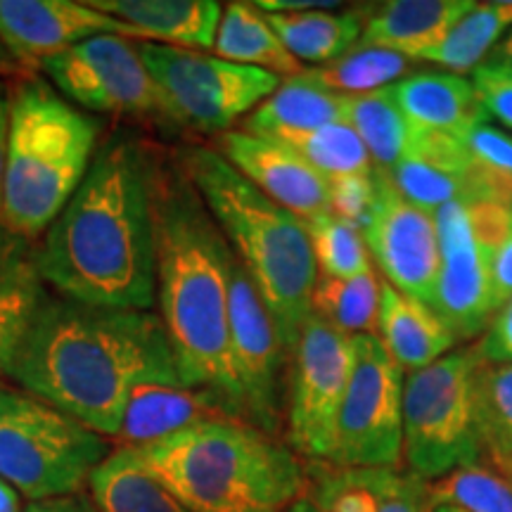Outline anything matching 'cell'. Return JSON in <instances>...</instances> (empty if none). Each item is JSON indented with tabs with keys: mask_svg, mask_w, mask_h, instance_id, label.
I'll return each mask as SVG.
<instances>
[{
	"mask_svg": "<svg viewBox=\"0 0 512 512\" xmlns=\"http://www.w3.org/2000/svg\"><path fill=\"white\" fill-rule=\"evenodd\" d=\"M162 162V152L131 131L100 140L79 190L36 245L50 290L93 306L155 309Z\"/></svg>",
	"mask_w": 512,
	"mask_h": 512,
	"instance_id": "1",
	"label": "cell"
},
{
	"mask_svg": "<svg viewBox=\"0 0 512 512\" xmlns=\"http://www.w3.org/2000/svg\"><path fill=\"white\" fill-rule=\"evenodd\" d=\"M3 377L105 439L119 434L136 389L183 384L159 313L93 306L60 294H48L31 318Z\"/></svg>",
	"mask_w": 512,
	"mask_h": 512,
	"instance_id": "2",
	"label": "cell"
},
{
	"mask_svg": "<svg viewBox=\"0 0 512 512\" xmlns=\"http://www.w3.org/2000/svg\"><path fill=\"white\" fill-rule=\"evenodd\" d=\"M157 304L178 375L240 418L230 370V252L178 155L157 178ZM242 420V418H240Z\"/></svg>",
	"mask_w": 512,
	"mask_h": 512,
	"instance_id": "3",
	"label": "cell"
},
{
	"mask_svg": "<svg viewBox=\"0 0 512 512\" xmlns=\"http://www.w3.org/2000/svg\"><path fill=\"white\" fill-rule=\"evenodd\" d=\"M176 155L292 354L318 278L306 223L268 200L211 145H188Z\"/></svg>",
	"mask_w": 512,
	"mask_h": 512,
	"instance_id": "4",
	"label": "cell"
},
{
	"mask_svg": "<svg viewBox=\"0 0 512 512\" xmlns=\"http://www.w3.org/2000/svg\"><path fill=\"white\" fill-rule=\"evenodd\" d=\"M188 512H285L306 494V463L235 415H219L136 448Z\"/></svg>",
	"mask_w": 512,
	"mask_h": 512,
	"instance_id": "5",
	"label": "cell"
},
{
	"mask_svg": "<svg viewBox=\"0 0 512 512\" xmlns=\"http://www.w3.org/2000/svg\"><path fill=\"white\" fill-rule=\"evenodd\" d=\"M100 133V121L62 98L46 76L12 74L0 228L41 240L91 169Z\"/></svg>",
	"mask_w": 512,
	"mask_h": 512,
	"instance_id": "6",
	"label": "cell"
},
{
	"mask_svg": "<svg viewBox=\"0 0 512 512\" xmlns=\"http://www.w3.org/2000/svg\"><path fill=\"white\" fill-rule=\"evenodd\" d=\"M110 456V441L22 389L0 384V479L34 501L72 496Z\"/></svg>",
	"mask_w": 512,
	"mask_h": 512,
	"instance_id": "7",
	"label": "cell"
},
{
	"mask_svg": "<svg viewBox=\"0 0 512 512\" xmlns=\"http://www.w3.org/2000/svg\"><path fill=\"white\" fill-rule=\"evenodd\" d=\"M477 354L460 347L403 384V470L422 482L484 460L475 408Z\"/></svg>",
	"mask_w": 512,
	"mask_h": 512,
	"instance_id": "8",
	"label": "cell"
},
{
	"mask_svg": "<svg viewBox=\"0 0 512 512\" xmlns=\"http://www.w3.org/2000/svg\"><path fill=\"white\" fill-rule=\"evenodd\" d=\"M140 57L155 81L166 128L219 138L245 121L283 79L242 67L202 50L138 41Z\"/></svg>",
	"mask_w": 512,
	"mask_h": 512,
	"instance_id": "9",
	"label": "cell"
},
{
	"mask_svg": "<svg viewBox=\"0 0 512 512\" xmlns=\"http://www.w3.org/2000/svg\"><path fill=\"white\" fill-rule=\"evenodd\" d=\"M351 366V337L311 313L290 354L285 403V441L304 463L332 460Z\"/></svg>",
	"mask_w": 512,
	"mask_h": 512,
	"instance_id": "10",
	"label": "cell"
},
{
	"mask_svg": "<svg viewBox=\"0 0 512 512\" xmlns=\"http://www.w3.org/2000/svg\"><path fill=\"white\" fill-rule=\"evenodd\" d=\"M354 366L337 418L332 465L401 470L403 463V384L406 373L396 366L380 339L351 337Z\"/></svg>",
	"mask_w": 512,
	"mask_h": 512,
	"instance_id": "11",
	"label": "cell"
},
{
	"mask_svg": "<svg viewBox=\"0 0 512 512\" xmlns=\"http://www.w3.org/2000/svg\"><path fill=\"white\" fill-rule=\"evenodd\" d=\"M38 72L83 112L152 119L164 126L159 91L133 38L93 36L43 60Z\"/></svg>",
	"mask_w": 512,
	"mask_h": 512,
	"instance_id": "12",
	"label": "cell"
},
{
	"mask_svg": "<svg viewBox=\"0 0 512 512\" xmlns=\"http://www.w3.org/2000/svg\"><path fill=\"white\" fill-rule=\"evenodd\" d=\"M230 370L240 399V418L285 439L287 354L271 313L238 256H230Z\"/></svg>",
	"mask_w": 512,
	"mask_h": 512,
	"instance_id": "13",
	"label": "cell"
},
{
	"mask_svg": "<svg viewBox=\"0 0 512 512\" xmlns=\"http://www.w3.org/2000/svg\"><path fill=\"white\" fill-rule=\"evenodd\" d=\"M377 202L363 228L368 254L382 280L418 302L432 306L441 247L432 214L413 207L396 192L387 171L375 166Z\"/></svg>",
	"mask_w": 512,
	"mask_h": 512,
	"instance_id": "14",
	"label": "cell"
},
{
	"mask_svg": "<svg viewBox=\"0 0 512 512\" xmlns=\"http://www.w3.org/2000/svg\"><path fill=\"white\" fill-rule=\"evenodd\" d=\"M439 230L441 266L432 309L458 342L479 339L496 304L491 292L494 242L477 233L467 202H451L434 214Z\"/></svg>",
	"mask_w": 512,
	"mask_h": 512,
	"instance_id": "15",
	"label": "cell"
},
{
	"mask_svg": "<svg viewBox=\"0 0 512 512\" xmlns=\"http://www.w3.org/2000/svg\"><path fill=\"white\" fill-rule=\"evenodd\" d=\"M140 36L83 0H0V43L22 69L55 57L93 36Z\"/></svg>",
	"mask_w": 512,
	"mask_h": 512,
	"instance_id": "16",
	"label": "cell"
},
{
	"mask_svg": "<svg viewBox=\"0 0 512 512\" xmlns=\"http://www.w3.org/2000/svg\"><path fill=\"white\" fill-rule=\"evenodd\" d=\"M209 145L268 200L292 211L302 221L330 211L328 178L320 176L290 145L254 136L242 128L221 133Z\"/></svg>",
	"mask_w": 512,
	"mask_h": 512,
	"instance_id": "17",
	"label": "cell"
},
{
	"mask_svg": "<svg viewBox=\"0 0 512 512\" xmlns=\"http://www.w3.org/2000/svg\"><path fill=\"white\" fill-rule=\"evenodd\" d=\"M384 171L403 200L432 216L470 195V157L463 140L444 131L413 128L406 155Z\"/></svg>",
	"mask_w": 512,
	"mask_h": 512,
	"instance_id": "18",
	"label": "cell"
},
{
	"mask_svg": "<svg viewBox=\"0 0 512 512\" xmlns=\"http://www.w3.org/2000/svg\"><path fill=\"white\" fill-rule=\"evenodd\" d=\"M140 36V41L183 50L214 48L223 5L214 0H86Z\"/></svg>",
	"mask_w": 512,
	"mask_h": 512,
	"instance_id": "19",
	"label": "cell"
},
{
	"mask_svg": "<svg viewBox=\"0 0 512 512\" xmlns=\"http://www.w3.org/2000/svg\"><path fill=\"white\" fill-rule=\"evenodd\" d=\"M472 0H389L363 15L361 46L420 62L472 10Z\"/></svg>",
	"mask_w": 512,
	"mask_h": 512,
	"instance_id": "20",
	"label": "cell"
},
{
	"mask_svg": "<svg viewBox=\"0 0 512 512\" xmlns=\"http://www.w3.org/2000/svg\"><path fill=\"white\" fill-rule=\"evenodd\" d=\"M392 95L413 128L463 138L467 128L489 124L470 79L448 72H418L392 83Z\"/></svg>",
	"mask_w": 512,
	"mask_h": 512,
	"instance_id": "21",
	"label": "cell"
},
{
	"mask_svg": "<svg viewBox=\"0 0 512 512\" xmlns=\"http://www.w3.org/2000/svg\"><path fill=\"white\" fill-rule=\"evenodd\" d=\"M219 415L230 413L207 392L183 384H147L133 392L114 441L117 448H143Z\"/></svg>",
	"mask_w": 512,
	"mask_h": 512,
	"instance_id": "22",
	"label": "cell"
},
{
	"mask_svg": "<svg viewBox=\"0 0 512 512\" xmlns=\"http://www.w3.org/2000/svg\"><path fill=\"white\" fill-rule=\"evenodd\" d=\"M377 339L406 375L432 366L441 356L451 354L458 344L432 306L406 297L387 280H382Z\"/></svg>",
	"mask_w": 512,
	"mask_h": 512,
	"instance_id": "23",
	"label": "cell"
},
{
	"mask_svg": "<svg viewBox=\"0 0 512 512\" xmlns=\"http://www.w3.org/2000/svg\"><path fill=\"white\" fill-rule=\"evenodd\" d=\"M36 245L0 228V375L10 351L50 294L38 271Z\"/></svg>",
	"mask_w": 512,
	"mask_h": 512,
	"instance_id": "24",
	"label": "cell"
},
{
	"mask_svg": "<svg viewBox=\"0 0 512 512\" xmlns=\"http://www.w3.org/2000/svg\"><path fill=\"white\" fill-rule=\"evenodd\" d=\"M349 95L313 86L302 76L285 79L249 117L242 131L264 138H287L330 124H347Z\"/></svg>",
	"mask_w": 512,
	"mask_h": 512,
	"instance_id": "25",
	"label": "cell"
},
{
	"mask_svg": "<svg viewBox=\"0 0 512 512\" xmlns=\"http://www.w3.org/2000/svg\"><path fill=\"white\" fill-rule=\"evenodd\" d=\"M100 512H188L136 448H114L88 479Z\"/></svg>",
	"mask_w": 512,
	"mask_h": 512,
	"instance_id": "26",
	"label": "cell"
},
{
	"mask_svg": "<svg viewBox=\"0 0 512 512\" xmlns=\"http://www.w3.org/2000/svg\"><path fill=\"white\" fill-rule=\"evenodd\" d=\"M214 55L242 67L264 69L280 79H292L302 74V64L287 53L278 34H275L268 17L256 8V3H235L223 5V15L216 29Z\"/></svg>",
	"mask_w": 512,
	"mask_h": 512,
	"instance_id": "27",
	"label": "cell"
},
{
	"mask_svg": "<svg viewBox=\"0 0 512 512\" xmlns=\"http://www.w3.org/2000/svg\"><path fill=\"white\" fill-rule=\"evenodd\" d=\"M299 64H328L358 46L363 34V12L304 10V12H264Z\"/></svg>",
	"mask_w": 512,
	"mask_h": 512,
	"instance_id": "28",
	"label": "cell"
},
{
	"mask_svg": "<svg viewBox=\"0 0 512 512\" xmlns=\"http://www.w3.org/2000/svg\"><path fill=\"white\" fill-rule=\"evenodd\" d=\"M508 29H512V0L475 3L420 62L439 64L448 74L458 76L475 72L479 64L489 60Z\"/></svg>",
	"mask_w": 512,
	"mask_h": 512,
	"instance_id": "29",
	"label": "cell"
},
{
	"mask_svg": "<svg viewBox=\"0 0 512 512\" xmlns=\"http://www.w3.org/2000/svg\"><path fill=\"white\" fill-rule=\"evenodd\" d=\"M380 299L382 278L375 266L349 280L318 275L311 294V313L349 337H377Z\"/></svg>",
	"mask_w": 512,
	"mask_h": 512,
	"instance_id": "30",
	"label": "cell"
},
{
	"mask_svg": "<svg viewBox=\"0 0 512 512\" xmlns=\"http://www.w3.org/2000/svg\"><path fill=\"white\" fill-rule=\"evenodd\" d=\"M475 408L484 460L512 477V366L477 361Z\"/></svg>",
	"mask_w": 512,
	"mask_h": 512,
	"instance_id": "31",
	"label": "cell"
},
{
	"mask_svg": "<svg viewBox=\"0 0 512 512\" xmlns=\"http://www.w3.org/2000/svg\"><path fill=\"white\" fill-rule=\"evenodd\" d=\"M411 72V60L384 48L358 43L349 53L320 67H304L302 79L337 95H363L392 86Z\"/></svg>",
	"mask_w": 512,
	"mask_h": 512,
	"instance_id": "32",
	"label": "cell"
},
{
	"mask_svg": "<svg viewBox=\"0 0 512 512\" xmlns=\"http://www.w3.org/2000/svg\"><path fill=\"white\" fill-rule=\"evenodd\" d=\"M347 124L354 128L380 169H392L411 145L413 126L403 117L389 86L373 93L349 95Z\"/></svg>",
	"mask_w": 512,
	"mask_h": 512,
	"instance_id": "33",
	"label": "cell"
},
{
	"mask_svg": "<svg viewBox=\"0 0 512 512\" xmlns=\"http://www.w3.org/2000/svg\"><path fill=\"white\" fill-rule=\"evenodd\" d=\"M460 140L470 157L467 202H491L512 209V136L491 124H475Z\"/></svg>",
	"mask_w": 512,
	"mask_h": 512,
	"instance_id": "34",
	"label": "cell"
},
{
	"mask_svg": "<svg viewBox=\"0 0 512 512\" xmlns=\"http://www.w3.org/2000/svg\"><path fill=\"white\" fill-rule=\"evenodd\" d=\"M430 505L460 512H512V477L489 463L460 467L430 482Z\"/></svg>",
	"mask_w": 512,
	"mask_h": 512,
	"instance_id": "35",
	"label": "cell"
},
{
	"mask_svg": "<svg viewBox=\"0 0 512 512\" xmlns=\"http://www.w3.org/2000/svg\"><path fill=\"white\" fill-rule=\"evenodd\" d=\"M275 140L290 145L328 181L351 174H373L375 169L366 145L361 143V138L356 136L349 124H330L316 128V131Z\"/></svg>",
	"mask_w": 512,
	"mask_h": 512,
	"instance_id": "36",
	"label": "cell"
},
{
	"mask_svg": "<svg viewBox=\"0 0 512 512\" xmlns=\"http://www.w3.org/2000/svg\"><path fill=\"white\" fill-rule=\"evenodd\" d=\"M304 223L318 275L349 280L373 268V259L368 254L363 233L351 223L337 219L332 211L313 216Z\"/></svg>",
	"mask_w": 512,
	"mask_h": 512,
	"instance_id": "37",
	"label": "cell"
},
{
	"mask_svg": "<svg viewBox=\"0 0 512 512\" xmlns=\"http://www.w3.org/2000/svg\"><path fill=\"white\" fill-rule=\"evenodd\" d=\"M330 211L363 233L377 202L373 174H351L328 181Z\"/></svg>",
	"mask_w": 512,
	"mask_h": 512,
	"instance_id": "38",
	"label": "cell"
},
{
	"mask_svg": "<svg viewBox=\"0 0 512 512\" xmlns=\"http://www.w3.org/2000/svg\"><path fill=\"white\" fill-rule=\"evenodd\" d=\"M470 81L486 117L512 131V69L486 60L472 72Z\"/></svg>",
	"mask_w": 512,
	"mask_h": 512,
	"instance_id": "39",
	"label": "cell"
},
{
	"mask_svg": "<svg viewBox=\"0 0 512 512\" xmlns=\"http://www.w3.org/2000/svg\"><path fill=\"white\" fill-rule=\"evenodd\" d=\"M479 361L484 363H510L512 366V299L489 320L486 330L472 344Z\"/></svg>",
	"mask_w": 512,
	"mask_h": 512,
	"instance_id": "40",
	"label": "cell"
},
{
	"mask_svg": "<svg viewBox=\"0 0 512 512\" xmlns=\"http://www.w3.org/2000/svg\"><path fill=\"white\" fill-rule=\"evenodd\" d=\"M430 482H422L411 472L401 470L392 496L382 512H430Z\"/></svg>",
	"mask_w": 512,
	"mask_h": 512,
	"instance_id": "41",
	"label": "cell"
},
{
	"mask_svg": "<svg viewBox=\"0 0 512 512\" xmlns=\"http://www.w3.org/2000/svg\"><path fill=\"white\" fill-rule=\"evenodd\" d=\"M491 292H494L496 311L512 299V223L491 252Z\"/></svg>",
	"mask_w": 512,
	"mask_h": 512,
	"instance_id": "42",
	"label": "cell"
},
{
	"mask_svg": "<svg viewBox=\"0 0 512 512\" xmlns=\"http://www.w3.org/2000/svg\"><path fill=\"white\" fill-rule=\"evenodd\" d=\"M24 512H100L98 505L93 503V498L88 494H72V496H60V498H48V501H34L29 503Z\"/></svg>",
	"mask_w": 512,
	"mask_h": 512,
	"instance_id": "43",
	"label": "cell"
},
{
	"mask_svg": "<svg viewBox=\"0 0 512 512\" xmlns=\"http://www.w3.org/2000/svg\"><path fill=\"white\" fill-rule=\"evenodd\" d=\"M261 12H304V10H337L339 3L328 0H259Z\"/></svg>",
	"mask_w": 512,
	"mask_h": 512,
	"instance_id": "44",
	"label": "cell"
},
{
	"mask_svg": "<svg viewBox=\"0 0 512 512\" xmlns=\"http://www.w3.org/2000/svg\"><path fill=\"white\" fill-rule=\"evenodd\" d=\"M5 136H8V83L0 79V195H3Z\"/></svg>",
	"mask_w": 512,
	"mask_h": 512,
	"instance_id": "45",
	"label": "cell"
},
{
	"mask_svg": "<svg viewBox=\"0 0 512 512\" xmlns=\"http://www.w3.org/2000/svg\"><path fill=\"white\" fill-rule=\"evenodd\" d=\"M0 512H24L22 498L5 479H0Z\"/></svg>",
	"mask_w": 512,
	"mask_h": 512,
	"instance_id": "46",
	"label": "cell"
},
{
	"mask_svg": "<svg viewBox=\"0 0 512 512\" xmlns=\"http://www.w3.org/2000/svg\"><path fill=\"white\" fill-rule=\"evenodd\" d=\"M489 62L503 64V67L512 69V31H510V34H508V38H505V41L498 43L494 53L489 55Z\"/></svg>",
	"mask_w": 512,
	"mask_h": 512,
	"instance_id": "47",
	"label": "cell"
},
{
	"mask_svg": "<svg viewBox=\"0 0 512 512\" xmlns=\"http://www.w3.org/2000/svg\"><path fill=\"white\" fill-rule=\"evenodd\" d=\"M0 72H8V74L27 72V69H22L15 60H12V55L8 53V50H5L3 43H0Z\"/></svg>",
	"mask_w": 512,
	"mask_h": 512,
	"instance_id": "48",
	"label": "cell"
},
{
	"mask_svg": "<svg viewBox=\"0 0 512 512\" xmlns=\"http://www.w3.org/2000/svg\"><path fill=\"white\" fill-rule=\"evenodd\" d=\"M285 512H318V510H316V505L311 503V498L304 494L302 498H297V501H294Z\"/></svg>",
	"mask_w": 512,
	"mask_h": 512,
	"instance_id": "49",
	"label": "cell"
},
{
	"mask_svg": "<svg viewBox=\"0 0 512 512\" xmlns=\"http://www.w3.org/2000/svg\"><path fill=\"white\" fill-rule=\"evenodd\" d=\"M430 512H460L456 508H444V505H432Z\"/></svg>",
	"mask_w": 512,
	"mask_h": 512,
	"instance_id": "50",
	"label": "cell"
}]
</instances>
